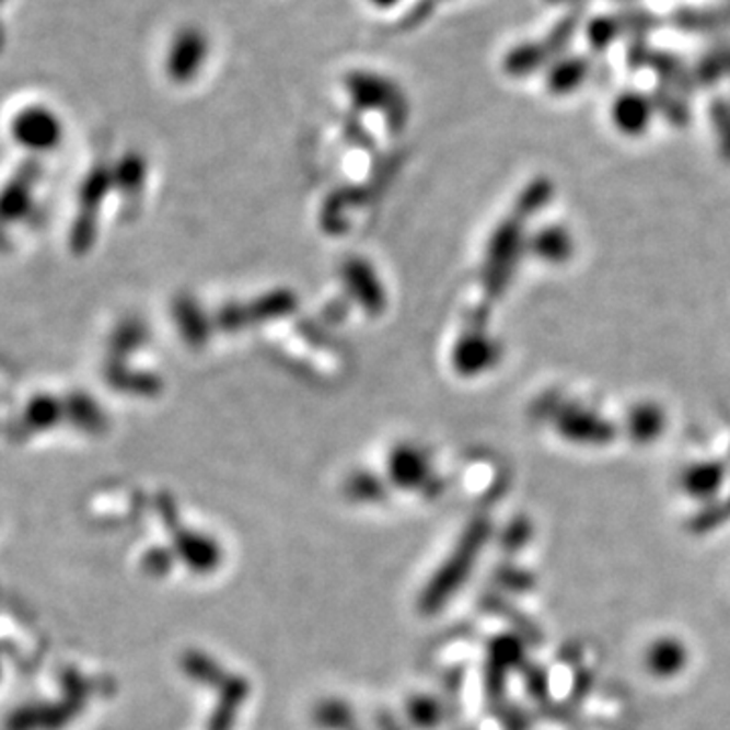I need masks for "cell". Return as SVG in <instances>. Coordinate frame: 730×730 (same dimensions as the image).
I'll use <instances>...</instances> for the list:
<instances>
[{
	"label": "cell",
	"mask_w": 730,
	"mask_h": 730,
	"mask_svg": "<svg viewBox=\"0 0 730 730\" xmlns=\"http://www.w3.org/2000/svg\"><path fill=\"white\" fill-rule=\"evenodd\" d=\"M483 537L471 536L465 537L461 542V551L455 552L444 566H442L441 575H437L434 580L430 582L427 594H425V606L428 609H439L442 603H447L444 599L453 593V589L459 587V582L467 577L468 566H473L477 554H479V544Z\"/></svg>",
	"instance_id": "obj_1"
},
{
	"label": "cell",
	"mask_w": 730,
	"mask_h": 730,
	"mask_svg": "<svg viewBox=\"0 0 730 730\" xmlns=\"http://www.w3.org/2000/svg\"><path fill=\"white\" fill-rule=\"evenodd\" d=\"M688 662L690 651L686 644L672 635L656 639L646 649V658H644L649 674L662 677V680L682 674Z\"/></svg>",
	"instance_id": "obj_2"
},
{
	"label": "cell",
	"mask_w": 730,
	"mask_h": 730,
	"mask_svg": "<svg viewBox=\"0 0 730 730\" xmlns=\"http://www.w3.org/2000/svg\"><path fill=\"white\" fill-rule=\"evenodd\" d=\"M718 483H720V473L718 468L706 467L696 468L694 473H690L688 485L690 494L696 497H706L717 491Z\"/></svg>",
	"instance_id": "obj_3"
},
{
	"label": "cell",
	"mask_w": 730,
	"mask_h": 730,
	"mask_svg": "<svg viewBox=\"0 0 730 730\" xmlns=\"http://www.w3.org/2000/svg\"><path fill=\"white\" fill-rule=\"evenodd\" d=\"M378 2H384V4H387V2H392V0H378Z\"/></svg>",
	"instance_id": "obj_4"
}]
</instances>
